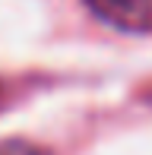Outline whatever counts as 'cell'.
<instances>
[{
    "label": "cell",
    "mask_w": 152,
    "mask_h": 155,
    "mask_svg": "<svg viewBox=\"0 0 152 155\" xmlns=\"http://www.w3.org/2000/svg\"><path fill=\"white\" fill-rule=\"evenodd\" d=\"M101 22L121 32L152 29V0H82Z\"/></svg>",
    "instance_id": "1"
}]
</instances>
